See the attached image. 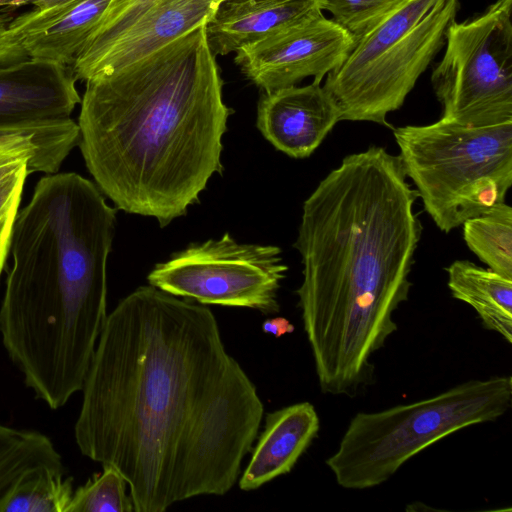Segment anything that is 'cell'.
Masks as SVG:
<instances>
[{"label":"cell","mask_w":512,"mask_h":512,"mask_svg":"<svg viewBox=\"0 0 512 512\" xmlns=\"http://www.w3.org/2000/svg\"><path fill=\"white\" fill-rule=\"evenodd\" d=\"M400 0H318L321 11L348 32L354 41Z\"/></svg>","instance_id":"cell-24"},{"label":"cell","mask_w":512,"mask_h":512,"mask_svg":"<svg viewBox=\"0 0 512 512\" xmlns=\"http://www.w3.org/2000/svg\"><path fill=\"white\" fill-rule=\"evenodd\" d=\"M24 164H27L28 172H29V159H27V158H21V159L15 160L13 162L1 165L0 166V180Z\"/></svg>","instance_id":"cell-30"},{"label":"cell","mask_w":512,"mask_h":512,"mask_svg":"<svg viewBox=\"0 0 512 512\" xmlns=\"http://www.w3.org/2000/svg\"><path fill=\"white\" fill-rule=\"evenodd\" d=\"M511 404V376H494L409 404L360 412L326 465L345 489L379 486L430 445L468 426L495 421Z\"/></svg>","instance_id":"cell-5"},{"label":"cell","mask_w":512,"mask_h":512,"mask_svg":"<svg viewBox=\"0 0 512 512\" xmlns=\"http://www.w3.org/2000/svg\"><path fill=\"white\" fill-rule=\"evenodd\" d=\"M219 0H158L98 57L73 72L76 81L122 69L205 24Z\"/></svg>","instance_id":"cell-13"},{"label":"cell","mask_w":512,"mask_h":512,"mask_svg":"<svg viewBox=\"0 0 512 512\" xmlns=\"http://www.w3.org/2000/svg\"><path fill=\"white\" fill-rule=\"evenodd\" d=\"M320 14L318 0H222L205 34L214 56H224Z\"/></svg>","instance_id":"cell-15"},{"label":"cell","mask_w":512,"mask_h":512,"mask_svg":"<svg viewBox=\"0 0 512 512\" xmlns=\"http://www.w3.org/2000/svg\"><path fill=\"white\" fill-rule=\"evenodd\" d=\"M219 1L221 2L222 0H219Z\"/></svg>","instance_id":"cell-32"},{"label":"cell","mask_w":512,"mask_h":512,"mask_svg":"<svg viewBox=\"0 0 512 512\" xmlns=\"http://www.w3.org/2000/svg\"><path fill=\"white\" fill-rule=\"evenodd\" d=\"M21 158L29 159V174L37 172V164L34 156L31 153L23 151H0V166Z\"/></svg>","instance_id":"cell-29"},{"label":"cell","mask_w":512,"mask_h":512,"mask_svg":"<svg viewBox=\"0 0 512 512\" xmlns=\"http://www.w3.org/2000/svg\"><path fill=\"white\" fill-rule=\"evenodd\" d=\"M407 178L399 156L370 146L343 158L303 203L296 293L323 393L353 396L397 330L422 233Z\"/></svg>","instance_id":"cell-2"},{"label":"cell","mask_w":512,"mask_h":512,"mask_svg":"<svg viewBox=\"0 0 512 512\" xmlns=\"http://www.w3.org/2000/svg\"><path fill=\"white\" fill-rule=\"evenodd\" d=\"M431 84L442 119L485 127L512 122V0L450 25Z\"/></svg>","instance_id":"cell-8"},{"label":"cell","mask_w":512,"mask_h":512,"mask_svg":"<svg viewBox=\"0 0 512 512\" xmlns=\"http://www.w3.org/2000/svg\"><path fill=\"white\" fill-rule=\"evenodd\" d=\"M81 392L76 444L122 474L135 512L230 491L264 412L212 311L151 285L107 315Z\"/></svg>","instance_id":"cell-1"},{"label":"cell","mask_w":512,"mask_h":512,"mask_svg":"<svg viewBox=\"0 0 512 512\" xmlns=\"http://www.w3.org/2000/svg\"><path fill=\"white\" fill-rule=\"evenodd\" d=\"M41 466L64 469L61 455L47 436L21 430L0 447V496L26 471Z\"/></svg>","instance_id":"cell-21"},{"label":"cell","mask_w":512,"mask_h":512,"mask_svg":"<svg viewBox=\"0 0 512 512\" xmlns=\"http://www.w3.org/2000/svg\"><path fill=\"white\" fill-rule=\"evenodd\" d=\"M469 249L492 271L512 279V208L505 202L463 224Z\"/></svg>","instance_id":"cell-20"},{"label":"cell","mask_w":512,"mask_h":512,"mask_svg":"<svg viewBox=\"0 0 512 512\" xmlns=\"http://www.w3.org/2000/svg\"><path fill=\"white\" fill-rule=\"evenodd\" d=\"M73 479L64 469L41 466L22 474L0 496V512H65Z\"/></svg>","instance_id":"cell-19"},{"label":"cell","mask_w":512,"mask_h":512,"mask_svg":"<svg viewBox=\"0 0 512 512\" xmlns=\"http://www.w3.org/2000/svg\"><path fill=\"white\" fill-rule=\"evenodd\" d=\"M393 134L405 174L441 231L505 202L512 185V122L474 127L441 118Z\"/></svg>","instance_id":"cell-7"},{"label":"cell","mask_w":512,"mask_h":512,"mask_svg":"<svg viewBox=\"0 0 512 512\" xmlns=\"http://www.w3.org/2000/svg\"><path fill=\"white\" fill-rule=\"evenodd\" d=\"M126 486L117 469L103 466L101 473L73 491L65 512H131L133 503Z\"/></svg>","instance_id":"cell-23"},{"label":"cell","mask_w":512,"mask_h":512,"mask_svg":"<svg viewBox=\"0 0 512 512\" xmlns=\"http://www.w3.org/2000/svg\"><path fill=\"white\" fill-rule=\"evenodd\" d=\"M459 8L458 0H400L357 38L323 85L340 121L391 128L388 114L402 107L444 48Z\"/></svg>","instance_id":"cell-6"},{"label":"cell","mask_w":512,"mask_h":512,"mask_svg":"<svg viewBox=\"0 0 512 512\" xmlns=\"http://www.w3.org/2000/svg\"><path fill=\"white\" fill-rule=\"evenodd\" d=\"M79 143V127L72 118L24 128L0 129V151L31 153L37 172H58Z\"/></svg>","instance_id":"cell-18"},{"label":"cell","mask_w":512,"mask_h":512,"mask_svg":"<svg viewBox=\"0 0 512 512\" xmlns=\"http://www.w3.org/2000/svg\"><path fill=\"white\" fill-rule=\"evenodd\" d=\"M111 0H71L11 18L8 35L32 59L72 67Z\"/></svg>","instance_id":"cell-14"},{"label":"cell","mask_w":512,"mask_h":512,"mask_svg":"<svg viewBox=\"0 0 512 512\" xmlns=\"http://www.w3.org/2000/svg\"><path fill=\"white\" fill-rule=\"evenodd\" d=\"M28 175V166L24 164L0 180V277L10 252L12 229Z\"/></svg>","instance_id":"cell-25"},{"label":"cell","mask_w":512,"mask_h":512,"mask_svg":"<svg viewBox=\"0 0 512 512\" xmlns=\"http://www.w3.org/2000/svg\"><path fill=\"white\" fill-rule=\"evenodd\" d=\"M71 67L27 58L0 64V129L71 118L81 97Z\"/></svg>","instance_id":"cell-11"},{"label":"cell","mask_w":512,"mask_h":512,"mask_svg":"<svg viewBox=\"0 0 512 512\" xmlns=\"http://www.w3.org/2000/svg\"><path fill=\"white\" fill-rule=\"evenodd\" d=\"M354 38L324 14L268 35L236 52L235 64L263 93L323 79L350 52Z\"/></svg>","instance_id":"cell-10"},{"label":"cell","mask_w":512,"mask_h":512,"mask_svg":"<svg viewBox=\"0 0 512 512\" xmlns=\"http://www.w3.org/2000/svg\"><path fill=\"white\" fill-rule=\"evenodd\" d=\"M116 209L74 173L40 178L18 210L0 307L3 346L51 409L82 390L107 318V261Z\"/></svg>","instance_id":"cell-4"},{"label":"cell","mask_w":512,"mask_h":512,"mask_svg":"<svg viewBox=\"0 0 512 512\" xmlns=\"http://www.w3.org/2000/svg\"><path fill=\"white\" fill-rule=\"evenodd\" d=\"M319 428L318 414L309 402L268 413L248 465L238 479L240 489L255 490L289 473L316 438Z\"/></svg>","instance_id":"cell-16"},{"label":"cell","mask_w":512,"mask_h":512,"mask_svg":"<svg viewBox=\"0 0 512 512\" xmlns=\"http://www.w3.org/2000/svg\"><path fill=\"white\" fill-rule=\"evenodd\" d=\"M11 18L7 12L0 10V64L29 58L20 45L7 33V26Z\"/></svg>","instance_id":"cell-26"},{"label":"cell","mask_w":512,"mask_h":512,"mask_svg":"<svg viewBox=\"0 0 512 512\" xmlns=\"http://www.w3.org/2000/svg\"><path fill=\"white\" fill-rule=\"evenodd\" d=\"M80 105L78 146L96 186L119 210L165 227L222 173L232 110L205 24L86 81Z\"/></svg>","instance_id":"cell-3"},{"label":"cell","mask_w":512,"mask_h":512,"mask_svg":"<svg viewBox=\"0 0 512 512\" xmlns=\"http://www.w3.org/2000/svg\"><path fill=\"white\" fill-rule=\"evenodd\" d=\"M287 270L279 247L239 243L225 233L174 253L156 264L147 280L166 293L202 305L274 314L280 309L278 290Z\"/></svg>","instance_id":"cell-9"},{"label":"cell","mask_w":512,"mask_h":512,"mask_svg":"<svg viewBox=\"0 0 512 512\" xmlns=\"http://www.w3.org/2000/svg\"><path fill=\"white\" fill-rule=\"evenodd\" d=\"M21 430L6 427L0 424V447L20 434Z\"/></svg>","instance_id":"cell-31"},{"label":"cell","mask_w":512,"mask_h":512,"mask_svg":"<svg viewBox=\"0 0 512 512\" xmlns=\"http://www.w3.org/2000/svg\"><path fill=\"white\" fill-rule=\"evenodd\" d=\"M262 330L267 334H272L279 338L285 334L292 333L294 331V325L291 324L287 318L274 317L263 322Z\"/></svg>","instance_id":"cell-27"},{"label":"cell","mask_w":512,"mask_h":512,"mask_svg":"<svg viewBox=\"0 0 512 512\" xmlns=\"http://www.w3.org/2000/svg\"><path fill=\"white\" fill-rule=\"evenodd\" d=\"M452 296L470 305L483 326L512 343V279L468 260L447 268Z\"/></svg>","instance_id":"cell-17"},{"label":"cell","mask_w":512,"mask_h":512,"mask_svg":"<svg viewBox=\"0 0 512 512\" xmlns=\"http://www.w3.org/2000/svg\"><path fill=\"white\" fill-rule=\"evenodd\" d=\"M71 0H0V10L5 11L21 6L31 5L33 8H47Z\"/></svg>","instance_id":"cell-28"},{"label":"cell","mask_w":512,"mask_h":512,"mask_svg":"<svg viewBox=\"0 0 512 512\" xmlns=\"http://www.w3.org/2000/svg\"><path fill=\"white\" fill-rule=\"evenodd\" d=\"M340 121L321 83L290 86L263 93L257 127L277 150L293 158L310 156Z\"/></svg>","instance_id":"cell-12"},{"label":"cell","mask_w":512,"mask_h":512,"mask_svg":"<svg viewBox=\"0 0 512 512\" xmlns=\"http://www.w3.org/2000/svg\"><path fill=\"white\" fill-rule=\"evenodd\" d=\"M157 1L111 0L72 65V73L98 57Z\"/></svg>","instance_id":"cell-22"}]
</instances>
